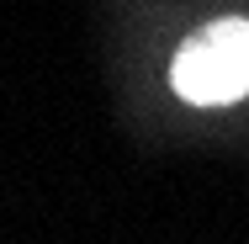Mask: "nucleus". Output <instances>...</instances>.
<instances>
[{"instance_id":"1","label":"nucleus","mask_w":249,"mask_h":244,"mask_svg":"<svg viewBox=\"0 0 249 244\" xmlns=\"http://www.w3.org/2000/svg\"><path fill=\"white\" fill-rule=\"evenodd\" d=\"M170 80L191 106L244 101L249 96V21L228 16V21H207L201 32H191L170 64Z\"/></svg>"}]
</instances>
